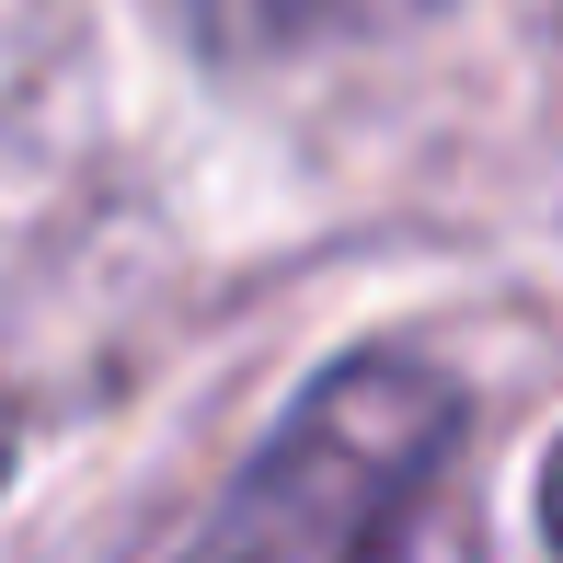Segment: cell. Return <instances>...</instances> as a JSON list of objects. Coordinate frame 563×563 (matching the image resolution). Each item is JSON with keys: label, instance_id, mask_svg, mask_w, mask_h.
Masks as SVG:
<instances>
[{"label": "cell", "instance_id": "1", "mask_svg": "<svg viewBox=\"0 0 563 563\" xmlns=\"http://www.w3.org/2000/svg\"><path fill=\"white\" fill-rule=\"evenodd\" d=\"M460 379L438 356H402V345H368V356H334L311 391L276 415V438L253 449V472L230 483L219 529L196 563H311V552H356L379 518L426 495L438 449L460 438Z\"/></svg>", "mask_w": 563, "mask_h": 563}, {"label": "cell", "instance_id": "2", "mask_svg": "<svg viewBox=\"0 0 563 563\" xmlns=\"http://www.w3.org/2000/svg\"><path fill=\"white\" fill-rule=\"evenodd\" d=\"M426 12H449V0H185V35L219 69H288V58H322V46L415 35Z\"/></svg>", "mask_w": 563, "mask_h": 563}, {"label": "cell", "instance_id": "3", "mask_svg": "<svg viewBox=\"0 0 563 563\" xmlns=\"http://www.w3.org/2000/svg\"><path fill=\"white\" fill-rule=\"evenodd\" d=\"M345 563H483V529L460 518V506H438V495H415L402 518H379L368 541H356Z\"/></svg>", "mask_w": 563, "mask_h": 563}, {"label": "cell", "instance_id": "4", "mask_svg": "<svg viewBox=\"0 0 563 563\" xmlns=\"http://www.w3.org/2000/svg\"><path fill=\"white\" fill-rule=\"evenodd\" d=\"M541 541L563 552V438H552V460H541Z\"/></svg>", "mask_w": 563, "mask_h": 563}, {"label": "cell", "instance_id": "5", "mask_svg": "<svg viewBox=\"0 0 563 563\" xmlns=\"http://www.w3.org/2000/svg\"><path fill=\"white\" fill-rule=\"evenodd\" d=\"M0 483H12V391H0Z\"/></svg>", "mask_w": 563, "mask_h": 563}]
</instances>
